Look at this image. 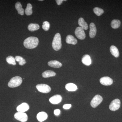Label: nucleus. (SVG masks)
Segmentation results:
<instances>
[{
  "label": "nucleus",
  "instance_id": "nucleus-18",
  "mask_svg": "<svg viewBox=\"0 0 122 122\" xmlns=\"http://www.w3.org/2000/svg\"><path fill=\"white\" fill-rule=\"evenodd\" d=\"M110 51L112 55L115 57H118L119 55V53L118 49L114 46H112L110 48Z\"/></svg>",
  "mask_w": 122,
  "mask_h": 122
},
{
  "label": "nucleus",
  "instance_id": "nucleus-28",
  "mask_svg": "<svg viewBox=\"0 0 122 122\" xmlns=\"http://www.w3.org/2000/svg\"><path fill=\"white\" fill-rule=\"evenodd\" d=\"M50 24L48 21H45L43 22L42 28L45 31H47L49 29Z\"/></svg>",
  "mask_w": 122,
  "mask_h": 122
},
{
  "label": "nucleus",
  "instance_id": "nucleus-1",
  "mask_svg": "<svg viewBox=\"0 0 122 122\" xmlns=\"http://www.w3.org/2000/svg\"><path fill=\"white\" fill-rule=\"evenodd\" d=\"M39 40L35 37H30L24 41V45L25 48L28 49H34L38 45Z\"/></svg>",
  "mask_w": 122,
  "mask_h": 122
},
{
  "label": "nucleus",
  "instance_id": "nucleus-25",
  "mask_svg": "<svg viewBox=\"0 0 122 122\" xmlns=\"http://www.w3.org/2000/svg\"><path fill=\"white\" fill-rule=\"evenodd\" d=\"M15 59L17 61L19 62V64L20 65L23 66L26 63V61L22 57L20 56H16L15 57Z\"/></svg>",
  "mask_w": 122,
  "mask_h": 122
},
{
  "label": "nucleus",
  "instance_id": "nucleus-10",
  "mask_svg": "<svg viewBox=\"0 0 122 122\" xmlns=\"http://www.w3.org/2000/svg\"><path fill=\"white\" fill-rule=\"evenodd\" d=\"M62 99V98L61 95H56L51 97L50 98L49 101L52 104L56 105L61 102Z\"/></svg>",
  "mask_w": 122,
  "mask_h": 122
},
{
  "label": "nucleus",
  "instance_id": "nucleus-8",
  "mask_svg": "<svg viewBox=\"0 0 122 122\" xmlns=\"http://www.w3.org/2000/svg\"><path fill=\"white\" fill-rule=\"evenodd\" d=\"M120 106V101L118 99L113 100L109 106V109L112 111H115L119 109Z\"/></svg>",
  "mask_w": 122,
  "mask_h": 122
},
{
  "label": "nucleus",
  "instance_id": "nucleus-26",
  "mask_svg": "<svg viewBox=\"0 0 122 122\" xmlns=\"http://www.w3.org/2000/svg\"><path fill=\"white\" fill-rule=\"evenodd\" d=\"M6 61L9 64L15 65H16V62L15 58L12 56H9L6 58Z\"/></svg>",
  "mask_w": 122,
  "mask_h": 122
},
{
  "label": "nucleus",
  "instance_id": "nucleus-32",
  "mask_svg": "<svg viewBox=\"0 0 122 122\" xmlns=\"http://www.w3.org/2000/svg\"><path fill=\"white\" fill-rule=\"evenodd\" d=\"M39 1H43V0H39Z\"/></svg>",
  "mask_w": 122,
  "mask_h": 122
},
{
  "label": "nucleus",
  "instance_id": "nucleus-13",
  "mask_svg": "<svg viewBox=\"0 0 122 122\" xmlns=\"http://www.w3.org/2000/svg\"><path fill=\"white\" fill-rule=\"evenodd\" d=\"M48 115L47 113L44 112H39L37 115V120L39 122H42L47 119Z\"/></svg>",
  "mask_w": 122,
  "mask_h": 122
},
{
  "label": "nucleus",
  "instance_id": "nucleus-4",
  "mask_svg": "<svg viewBox=\"0 0 122 122\" xmlns=\"http://www.w3.org/2000/svg\"><path fill=\"white\" fill-rule=\"evenodd\" d=\"M36 87L38 91L44 93H47L51 91L50 86L46 84H38L36 85Z\"/></svg>",
  "mask_w": 122,
  "mask_h": 122
},
{
  "label": "nucleus",
  "instance_id": "nucleus-7",
  "mask_svg": "<svg viewBox=\"0 0 122 122\" xmlns=\"http://www.w3.org/2000/svg\"><path fill=\"white\" fill-rule=\"evenodd\" d=\"M84 30L80 26L77 27L75 29V34L76 36L79 39L83 40L86 38V34Z\"/></svg>",
  "mask_w": 122,
  "mask_h": 122
},
{
  "label": "nucleus",
  "instance_id": "nucleus-11",
  "mask_svg": "<svg viewBox=\"0 0 122 122\" xmlns=\"http://www.w3.org/2000/svg\"><path fill=\"white\" fill-rule=\"evenodd\" d=\"M30 107L28 103L24 102L18 106L16 108L18 112H25L28 110Z\"/></svg>",
  "mask_w": 122,
  "mask_h": 122
},
{
  "label": "nucleus",
  "instance_id": "nucleus-22",
  "mask_svg": "<svg viewBox=\"0 0 122 122\" xmlns=\"http://www.w3.org/2000/svg\"><path fill=\"white\" fill-rule=\"evenodd\" d=\"M39 25L36 24H30L29 25L28 27L29 30L32 32L37 30L39 29Z\"/></svg>",
  "mask_w": 122,
  "mask_h": 122
},
{
  "label": "nucleus",
  "instance_id": "nucleus-30",
  "mask_svg": "<svg viewBox=\"0 0 122 122\" xmlns=\"http://www.w3.org/2000/svg\"><path fill=\"white\" fill-rule=\"evenodd\" d=\"M60 113H61V111L59 109H56L54 110V114L55 115H59L60 114Z\"/></svg>",
  "mask_w": 122,
  "mask_h": 122
},
{
  "label": "nucleus",
  "instance_id": "nucleus-9",
  "mask_svg": "<svg viewBox=\"0 0 122 122\" xmlns=\"http://www.w3.org/2000/svg\"><path fill=\"white\" fill-rule=\"evenodd\" d=\"M100 82L102 85L104 86H110L112 85L113 81L110 77H104L100 79Z\"/></svg>",
  "mask_w": 122,
  "mask_h": 122
},
{
  "label": "nucleus",
  "instance_id": "nucleus-6",
  "mask_svg": "<svg viewBox=\"0 0 122 122\" xmlns=\"http://www.w3.org/2000/svg\"><path fill=\"white\" fill-rule=\"evenodd\" d=\"M14 118L21 122H25L28 120V115L24 112H18L14 114Z\"/></svg>",
  "mask_w": 122,
  "mask_h": 122
},
{
  "label": "nucleus",
  "instance_id": "nucleus-16",
  "mask_svg": "<svg viewBox=\"0 0 122 122\" xmlns=\"http://www.w3.org/2000/svg\"><path fill=\"white\" fill-rule=\"evenodd\" d=\"M66 42L67 44L75 45L77 44V41L72 35H69L66 38Z\"/></svg>",
  "mask_w": 122,
  "mask_h": 122
},
{
  "label": "nucleus",
  "instance_id": "nucleus-21",
  "mask_svg": "<svg viewBox=\"0 0 122 122\" xmlns=\"http://www.w3.org/2000/svg\"><path fill=\"white\" fill-rule=\"evenodd\" d=\"M66 89L69 91L73 92L76 91L77 89V86L72 83H68L66 85Z\"/></svg>",
  "mask_w": 122,
  "mask_h": 122
},
{
  "label": "nucleus",
  "instance_id": "nucleus-19",
  "mask_svg": "<svg viewBox=\"0 0 122 122\" xmlns=\"http://www.w3.org/2000/svg\"><path fill=\"white\" fill-rule=\"evenodd\" d=\"M56 74V73L52 71L47 70L43 72L42 75L43 77L46 78L55 76Z\"/></svg>",
  "mask_w": 122,
  "mask_h": 122
},
{
  "label": "nucleus",
  "instance_id": "nucleus-20",
  "mask_svg": "<svg viewBox=\"0 0 122 122\" xmlns=\"http://www.w3.org/2000/svg\"><path fill=\"white\" fill-rule=\"evenodd\" d=\"M15 7L18 11V14L21 15H24V10L22 8V5L20 2H17L16 3Z\"/></svg>",
  "mask_w": 122,
  "mask_h": 122
},
{
  "label": "nucleus",
  "instance_id": "nucleus-15",
  "mask_svg": "<svg viewBox=\"0 0 122 122\" xmlns=\"http://www.w3.org/2000/svg\"><path fill=\"white\" fill-rule=\"evenodd\" d=\"M48 65L52 68H58L62 66V64L58 61H51L48 62Z\"/></svg>",
  "mask_w": 122,
  "mask_h": 122
},
{
  "label": "nucleus",
  "instance_id": "nucleus-29",
  "mask_svg": "<svg viewBox=\"0 0 122 122\" xmlns=\"http://www.w3.org/2000/svg\"><path fill=\"white\" fill-rule=\"evenodd\" d=\"M71 104H65L63 106V108L66 110H68L71 107Z\"/></svg>",
  "mask_w": 122,
  "mask_h": 122
},
{
  "label": "nucleus",
  "instance_id": "nucleus-31",
  "mask_svg": "<svg viewBox=\"0 0 122 122\" xmlns=\"http://www.w3.org/2000/svg\"><path fill=\"white\" fill-rule=\"evenodd\" d=\"M64 0H57L56 1V2L57 4L58 5H60L62 3L63 1Z\"/></svg>",
  "mask_w": 122,
  "mask_h": 122
},
{
  "label": "nucleus",
  "instance_id": "nucleus-3",
  "mask_svg": "<svg viewBox=\"0 0 122 122\" xmlns=\"http://www.w3.org/2000/svg\"><path fill=\"white\" fill-rule=\"evenodd\" d=\"M22 79L20 76H15L11 79L8 83L9 87L14 88L19 86L22 83Z\"/></svg>",
  "mask_w": 122,
  "mask_h": 122
},
{
  "label": "nucleus",
  "instance_id": "nucleus-17",
  "mask_svg": "<svg viewBox=\"0 0 122 122\" xmlns=\"http://www.w3.org/2000/svg\"><path fill=\"white\" fill-rule=\"evenodd\" d=\"M78 24L79 26L81 28H82L83 30H87L88 28V25L85 20L83 18L81 17L78 20Z\"/></svg>",
  "mask_w": 122,
  "mask_h": 122
},
{
  "label": "nucleus",
  "instance_id": "nucleus-27",
  "mask_svg": "<svg viewBox=\"0 0 122 122\" xmlns=\"http://www.w3.org/2000/svg\"><path fill=\"white\" fill-rule=\"evenodd\" d=\"M93 11L95 14L98 16H101L104 13V11L102 9L98 7H95L94 8Z\"/></svg>",
  "mask_w": 122,
  "mask_h": 122
},
{
  "label": "nucleus",
  "instance_id": "nucleus-2",
  "mask_svg": "<svg viewBox=\"0 0 122 122\" xmlns=\"http://www.w3.org/2000/svg\"><path fill=\"white\" fill-rule=\"evenodd\" d=\"M52 46L53 49L56 51L59 50L61 48V36L59 33H57L55 35L52 43Z\"/></svg>",
  "mask_w": 122,
  "mask_h": 122
},
{
  "label": "nucleus",
  "instance_id": "nucleus-24",
  "mask_svg": "<svg viewBox=\"0 0 122 122\" xmlns=\"http://www.w3.org/2000/svg\"><path fill=\"white\" fill-rule=\"evenodd\" d=\"M25 12L26 15L28 16L32 15L33 13L32 6L31 4L29 3L27 4L26 9L25 10Z\"/></svg>",
  "mask_w": 122,
  "mask_h": 122
},
{
  "label": "nucleus",
  "instance_id": "nucleus-12",
  "mask_svg": "<svg viewBox=\"0 0 122 122\" xmlns=\"http://www.w3.org/2000/svg\"><path fill=\"white\" fill-rule=\"evenodd\" d=\"M90 28L89 36L91 38H93L96 36L97 32L96 26L92 22L90 24Z\"/></svg>",
  "mask_w": 122,
  "mask_h": 122
},
{
  "label": "nucleus",
  "instance_id": "nucleus-5",
  "mask_svg": "<svg viewBox=\"0 0 122 122\" xmlns=\"http://www.w3.org/2000/svg\"><path fill=\"white\" fill-rule=\"evenodd\" d=\"M103 98L100 95H97L92 99L91 102V105L92 107L93 108H96L102 102Z\"/></svg>",
  "mask_w": 122,
  "mask_h": 122
},
{
  "label": "nucleus",
  "instance_id": "nucleus-14",
  "mask_svg": "<svg viewBox=\"0 0 122 122\" xmlns=\"http://www.w3.org/2000/svg\"><path fill=\"white\" fill-rule=\"evenodd\" d=\"M82 62L86 66H89L91 65L92 61L91 57L88 55H83L82 58Z\"/></svg>",
  "mask_w": 122,
  "mask_h": 122
},
{
  "label": "nucleus",
  "instance_id": "nucleus-23",
  "mask_svg": "<svg viewBox=\"0 0 122 122\" xmlns=\"http://www.w3.org/2000/svg\"><path fill=\"white\" fill-rule=\"evenodd\" d=\"M120 24H121V22L119 20H113L111 22V27L113 29H117L120 27Z\"/></svg>",
  "mask_w": 122,
  "mask_h": 122
}]
</instances>
